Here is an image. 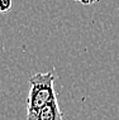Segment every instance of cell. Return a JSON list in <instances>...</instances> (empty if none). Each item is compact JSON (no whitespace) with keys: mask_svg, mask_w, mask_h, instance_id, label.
Returning a JSON list of instances; mask_svg holds the SVG:
<instances>
[{"mask_svg":"<svg viewBox=\"0 0 119 120\" xmlns=\"http://www.w3.org/2000/svg\"><path fill=\"white\" fill-rule=\"evenodd\" d=\"M12 5H13L12 0H0V14L9 11L12 9Z\"/></svg>","mask_w":119,"mask_h":120,"instance_id":"cell-3","label":"cell"},{"mask_svg":"<svg viewBox=\"0 0 119 120\" xmlns=\"http://www.w3.org/2000/svg\"><path fill=\"white\" fill-rule=\"evenodd\" d=\"M54 80H56V76L52 71L44 73H36L29 79L31 89L27 100L28 120H31L42 108L57 100Z\"/></svg>","mask_w":119,"mask_h":120,"instance_id":"cell-1","label":"cell"},{"mask_svg":"<svg viewBox=\"0 0 119 120\" xmlns=\"http://www.w3.org/2000/svg\"><path fill=\"white\" fill-rule=\"evenodd\" d=\"M73 1L80 3V4H82V5H92V4H95L98 0H73Z\"/></svg>","mask_w":119,"mask_h":120,"instance_id":"cell-4","label":"cell"},{"mask_svg":"<svg viewBox=\"0 0 119 120\" xmlns=\"http://www.w3.org/2000/svg\"><path fill=\"white\" fill-rule=\"evenodd\" d=\"M31 120H63V115L60 109L58 101L54 100L44 108H42Z\"/></svg>","mask_w":119,"mask_h":120,"instance_id":"cell-2","label":"cell"}]
</instances>
